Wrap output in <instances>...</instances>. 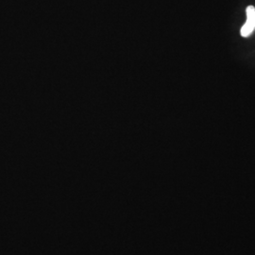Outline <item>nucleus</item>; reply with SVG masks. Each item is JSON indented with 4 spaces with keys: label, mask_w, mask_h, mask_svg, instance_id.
I'll return each mask as SVG.
<instances>
[{
    "label": "nucleus",
    "mask_w": 255,
    "mask_h": 255,
    "mask_svg": "<svg viewBox=\"0 0 255 255\" xmlns=\"http://www.w3.org/2000/svg\"><path fill=\"white\" fill-rule=\"evenodd\" d=\"M247 20L243 27H241V36L247 38L251 36L255 30V8L254 6H249L246 9Z\"/></svg>",
    "instance_id": "nucleus-1"
}]
</instances>
